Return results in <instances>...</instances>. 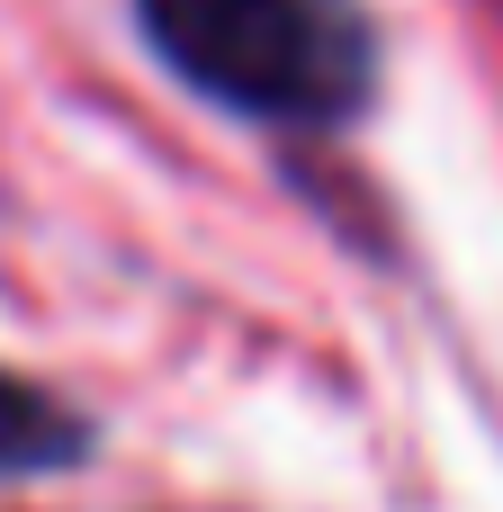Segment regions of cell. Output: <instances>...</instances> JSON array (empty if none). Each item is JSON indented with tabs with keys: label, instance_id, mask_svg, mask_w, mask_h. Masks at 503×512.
<instances>
[{
	"label": "cell",
	"instance_id": "1",
	"mask_svg": "<svg viewBox=\"0 0 503 512\" xmlns=\"http://www.w3.org/2000/svg\"><path fill=\"white\" fill-rule=\"evenodd\" d=\"M135 18L189 90L261 126H342L378 90L360 0H135Z\"/></svg>",
	"mask_w": 503,
	"mask_h": 512
},
{
	"label": "cell",
	"instance_id": "2",
	"mask_svg": "<svg viewBox=\"0 0 503 512\" xmlns=\"http://www.w3.org/2000/svg\"><path fill=\"white\" fill-rule=\"evenodd\" d=\"M90 450V423L72 405H54L45 387L0 369V477H54Z\"/></svg>",
	"mask_w": 503,
	"mask_h": 512
}]
</instances>
